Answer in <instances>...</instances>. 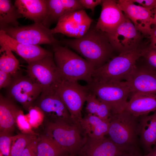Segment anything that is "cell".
<instances>
[{
	"mask_svg": "<svg viewBox=\"0 0 156 156\" xmlns=\"http://www.w3.org/2000/svg\"><path fill=\"white\" fill-rule=\"evenodd\" d=\"M110 120H104L96 116L86 114L81 119L79 126L86 136L101 139L107 134Z\"/></svg>",
	"mask_w": 156,
	"mask_h": 156,
	"instance_id": "603a6c76",
	"label": "cell"
},
{
	"mask_svg": "<svg viewBox=\"0 0 156 156\" xmlns=\"http://www.w3.org/2000/svg\"><path fill=\"white\" fill-rule=\"evenodd\" d=\"M12 136L0 132V156H10Z\"/></svg>",
	"mask_w": 156,
	"mask_h": 156,
	"instance_id": "d6a6232c",
	"label": "cell"
},
{
	"mask_svg": "<svg viewBox=\"0 0 156 156\" xmlns=\"http://www.w3.org/2000/svg\"><path fill=\"white\" fill-rule=\"evenodd\" d=\"M117 2L136 29L148 38L152 28L154 11L137 5L131 0H119Z\"/></svg>",
	"mask_w": 156,
	"mask_h": 156,
	"instance_id": "5bb4252c",
	"label": "cell"
},
{
	"mask_svg": "<svg viewBox=\"0 0 156 156\" xmlns=\"http://www.w3.org/2000/svg\"><path fill=\"white\" fill-rule=\"evenodd\" d=\"M79 1L84 9H90L94 13L95 8L101 5L102 0H79Z\"/></svg>",
	"mask_w": 156,
	"mask_h": 156,
	"instance_id": "d590c367",
	"label": "cell"
},
{
	"mask_svg": "<svg viewBox=\"0 0 156 156\" xmlns=\"http://www.w3.org/2000/svg\"><path fill=\"white\" fill-rule=\"evenodd\" d=\"M84 8L79 0H48V11L42 23L49 28L65 15Z\"/></svg>",
	"mask_w": 156,
	"mask_h": 156,
	"instance_id": "d6986e66",
	"label": "cell"
},
{
	"mask_svg": "<svg viewBox=\"0 0 156 156\" xmlns=\"http://www.w3.org/2000/svg\"><path fill=\"white\" fill-rule=\"evenodd\" d=\"M87 86L90 91L109 107L112 115L124 111L131 93L126 81H92Z\"/></svg>",
	"mask_w": 156,
	"mask_h": 156,
	"instance_id": "5b68a950",
	"label": "cell"
},
{
	"mask_svg": "<svg viewBox=\"0 0 156 156\" xmlns=\"http://www.w3.org/2000/svg\"><path fill=\"white\" fill-rule=\"evenodd\" d=\"M139 145L147 153L156 145V111L139 117Z\"/></svg>",
	"mask_w": 156,
	"mask_h": 156,
	"instance_id": "7402d4cb",
	"label": "cell"
},
{
	"mask_svg": "<svg viewBox=\"0 0 156 156\" xmlns=\"http://www.w3.org/2000/svg\"><path fill=\"white\" fill-rule=\"evenodd\" d=\"M61 45L52 46L54 60L61 76L70 81L83 80L90 83L94 66L68 47Z\"/></svg>",
	"mask_w": 156,
	"mask_h": 156,
	"instance_id": "7a4b0ae2",
	"label": "cell"
},
{
	"mask_svg": "<svg viewBox=\"0 0 156 156\" xmlns=\"http://www.w3.org/2000/svg\"><path fill=\"white\" fill-rule=\"evenodd\" d=\"M21 17V15L11 1L0 0V29L8 27H18V20Z\"/></svg>",
	"mask_w": 156,
	"mask_h": 156,
	"instance_id": "d4e9b609",
	"label": "cell"
},
{
	"mask_svg": "<svg viewBox=\"0 0 156 156\" xmlns=\"http://www.w3.org/2000/svg\"><path fill=\"white\" fill-rule=\"evenodd\" d=\"M152 25L156 26V9L154 10Z\"/></svg>",
	"mask_w": 156,
	"mask_h": 156,
	"instance_id": "60d3db41",
	"label": "cell"
},
{
	"mask_svg": "<svg viewBox=\"0 0 156 156\" xmlns=\"http://www.w3.org/2000/svg\"><path fill=\"white\" fill-rule=\"evenodd\" d=\"M61 44L74 50L94 67L102 66L114 56L115 50L106 33L97 29L95 24L91 25L87 32L77 38L63 39Z\"/></svg>",
	"mask_w": 156,
	"mask_h": 156,
	"instance_id": "6da1fadb",
	"label": "cell"
},
{
	"mask_svg": "<svg viewBox=\"0 0 156 156\" xmlns=\"http://www.w3.org/2000/svg\"><path fill=\"white\" fill-rule=\"evenodd\" d=\"M126 81L130 88L131 94H156V70L145 64L136 66Z\"/></svg>",
	"mask_w": 156,
	"mask_h": 156,
	"instance_id": "2e32d148",
	"label": "cell"
},
{
	"mask_svg": "<svg viewBox=\"0 0 156 156\" xmlns=\"http://www.w3.org/2000/svg\"><path fill=\"white\" fill-rule=\"evenodd\" d=\"M45 134L69 154L75 155L86 139L81 128L75 124L52 122L44 120Z\"/></svg>",
	"mask_w": 156,
	"mask_h": 156,
	"instance_id": "8992f818",
	"label": "cell"
},
{
	"mask_svg": "<svg viewBox=\"0 0 156 156\" xmlns=\"http://www.w3.org/2000/svg\"><path fill=\"white\" fill-rule=\"evenodd\" d=\"M40 96L37 106L43 112L45 120L52 122L75 124L65 105L54 90L41 94Z\"/></svg>",
	"mask_w": 156,
	"mask_h": 156,
	"instance_id": "4fadbf2b",
	"label": "cell"
},
{
	"mask_svg": "<svg viewBox=\"0 0 156 156\" xmlns=\"http://www.w3.org/2000/svg\"><path fill=\"white\" fill-rule=\"evenodd\" d=\"M38 138V136L25 148L20 156H36Z\"/></svg>",
	"mask_w": 156,
	"mask_h": 156,
	"instance_id": "836d02e7",
	"label": "cell"
},
{
	"mask_svg": "<svg viewBox=\"0 0 156 156\" xmlns=\"http://www.w3.org/2000/svg\"><path fill=\"white\" fill-rule=\"evenodd\" d=\"M145 47L121 53L101 67L94 70L92 81H127L135 69L136 61L142 57Z\"/></svg>",
	"mask_w": 156,
	"mask_h": 156,
	"instance_id": "277c9868",
	"label": "cell"
},
{
	"mask_svg": "<svg viewBox=\"0 0 156 156\" xmlns=\"http://www.w3.org/2000/svg\"><path fill=\"white\" fill-rule=\"evenodd\" d=\"M1 30L12 38L24 44L37 45L48 44L52 46L61 44L60 41L53 36L51 29L42 23H34L16 27H8Z\"/></svg>",
	"mask_w": 156,
	"mask_h": 156,
	"instance_id": "ba28073f",
	"label": "cell"
},
{
	"mask_svg": "<svg viewBox=\"0 0 156 156\" xmlns=\"http://www.w3.org/2000/svg\"><path fill=\"white\" fill-rule=\"evenodd\" d=\"M149 43L148 46L151 48L156 49V26L152 27L151 32L148 38Z\"/></svg>",
	"mask_w": 156,
	"mask_h": 156,
	"instance_id": "f35d334b",
	"label": "cell"
},
{
	"mask_svg": "<svg viewBox=\"0 0 156 156\" xmlns=\"http://www.w3.org/2000/svg\"><path fill=\"white\" fill-rule=\"evenodd\" d=\"M0 45V70L10 74L14 77L17 75L19 69V62L8 46Z\"/></svg>",
	"mask_w": 156,
	"mask_h": 156,
	"instance_id": "83f0119b",
	"label": "cell"
},
{
	"mask_svg": "<svg viewBox=\"0 0 156 156\" xmlns=\"http://www.w3.org/2000/svg\"><path fill=\"white\" fill-rule=\"evenodd\" d=\"M135 3L154 11L156 9V0H131Z\"/></svg>",
	"mask_w": 156,
	"mask_h": 156,
	"instance_id": "8d00e7d4",
	"label": "cell"
},
{
	"mask_svg": "<svg viewBox=\"0 0 156 156\" xmlns=\"http://www.w3.org/2000/svg\"><path fill=\"white\" fill-rule=\"evenodd\" d=\"M93 21L84 9L80 10L62 17L51 30L53 34L60 33L68 37L79 38L87 32Z\"/></svg>",
	"mask_w": 156,
	"mask_h": 156,
	"instance_id": "8fae6325",
	"label": "cell"
},
{
	"mask_svg": "<svg viewBox=\"0 0 156 156\" xmlns=\"http://www.w3.org/2000/svg\"><path fill=\"white\" fill-rule=\"evenodd\" d=\"M142 57L146 65L156 70V49L150 47L148 45L145 46L142 50Z\"/></svg>",
	"mask_w": 156,
	"mask_h": 156,
	"instance_id": "1f68e13d",
	"label": "cell"
},
{
	"mask_svg": "<svg viewBox=\"0 0 156 156\" xmlns=\"http://www.w3.org/2000/svg\"><path fill=\"white\" fill-rule=\"evenodd\" d=\"M144 156H156V145L154 146L152 149Z\"/></svg>",
	"mask_w": 156,
	"mask_h": 156,
	"instance_id": "ab89813d",
	"label": "cell"
},
{
	"mask_svg": "<svg viewBox=\"0 0 156 156\" xmlns=\"http://www.w3.org/2000/svg\"><path fill=\"white\" fill-rule=\"evenodd\" d=\"M62 156H75V155H73L70 154H66L65 155H64Z\"/></svg>",
	"mask_w": 156,
	"mask_h": 156,
	"instance_id": "b9f144b4",
	"label": "cell"
},
{
	"mask_svg": "<svg viewBox=\"0 0 156 156\" xmlns=\"http://www.w3.org/2000/svg\"><path fill=\"white\" fill-rule=\"evenodd\" d=\"M38 135L21 133L12 136L10 156H20L25 148Z\"/></svg>",
	"mask_w": 156,
	"mask_h": 156,
	"instance_id": "f1b7e54d",
	"label": "cell"
},
{
	"mask_svg": "<svg viewBox=\"0 0 156 156\" xmlns=\"http://www.w3.org/2000/svg\"><path fill=\"white\" fill-rule=\"evenodd\" d=\"M36 150V156H62L68 153L45 134L38 135Z\"/></svg>",
	"mask_w": 156,
	"mask_h": 156,
	"instance_id": "4316f807",
	"label": "cell"
},
{
	"mask_svg": "<svg viewBox=\"0 0 156 156\" xmlns=\"http://www.w3.org/2000/svg\"><path fill=\"white\" fill-rule=\"evenodd\" d=\"M16 125L21 131V133L32 135H39L33 130L30 125L26 115L23 112L19 109L16 116Z\"/></svg>",
	"mask_w": 156,
	"mask_h": 156,
	"instance_id": "4dcf8cb0",
	"label": "cell"
},
{
	"mask_svg": "<svg viewBox=\"0 0 156 156\" xmlns=\"http://www.w3.org/2000/svg\"><path fill=\"white\" fill-rule=\"evenodd\" d=\"M28 64L27 75L40 86L41 94L54 91L61 76L55 62L53 54Z\"/></svg>",
	"mask_w": 156,
	"mask_h": 156,
	"instance_id": "9c48e42d",
	"label": "cell"
},
{
	"mask_svg": "<svg viewBox=\"0 0 156 156\" xmlns=\"http://www.w3.org/2000/svg\"><path fill=\"white\" fill-rule=\"evenodd\" d=\"M101 5V12L96 27L106 33L112 34L124 21L126 16L116 0H102Z\"/></svg>",
	"mask_w": 156,
	"mask_h": 156,
	"instance_id": "9a60e30c",
	"label": "cell"
},
{
	"mask_svg": "<svg viewBox=\"0 0 156 156\" xmlns=\"http://www.w3.org/2000/svg\"><path fill=\"white\" fill-rule=\"evenodd\" d=\"M12 76L8 73L0 70V88L9 87L12 80Z\"/></svg>",
	"mask_w": 156,
	"mask_h": 156,
	"instance_id": "e575fe53",
	"label": "cell"
},
{
	"mask_svg": "<svg viewBox=\"0 0 156 156\" xmlns=\"http://www.w3.org/2000/svg\"><path fill=\"white\" fill-rule=\"evenodd\" d=\"M119 156H144L139 146L123 151Z\"/></svg>",
	"mask_w": 156,
	"mask_h": 156,
	"instance_id": "74e56055",
	"label": "cell"
},
{
	"mask_svg": "<svg viewBox=\"0 0 156 156\" xmlns=\"http://www.w3.org/2000/svg\"><path fill=\"white\" fill-rule=\"evenodd\" d=\"M131 94L124 111L137 117L156 111V94Z\"/></svg>",
	"mask_w": 156,
	"mask_h": 156,
	"instance_id": "44dd1931",
	"label": "cell"
},
{
	"mask_svg": "<svg viewBox=\"0 0 156 156\" xmlns=\"http://www.w3.org/2000/svg\"><path fill=\"white\" fill-rule=\"evenodd\" d=\"M19 109L10 99L0 94V132L10 134L13 131Z\"/></svg>",
	"mask_w": 156,
	"mask_h": 156,
	"instance_id": "cb8c5ba5",
	"label": "cell"
},
{
	"mask_svg": "<svg viewBox=\"0 0 156 156\" xmlns=\"http://www.w3.org/2000/svg\"><path fill=\"white\" fill-rule=\"evenodd\" d=\"M9 87L10 97L27 110L42 92L40 86L27 75L13 77Z\"/></svg>",
	"mask_w": 156,
	"mask_h": 156,
	"instance_id": "7c38bea8",
	"label": "cell"
},
{
	"mask_svg": "<svg viewBox=\"0 0 156 156\" xmlns=\"http://www.w3.org/2000/svg\"><path fill=\"white\" fill-rule=\"evenodd\" d=\"M139 117L124 111L113 115L109 122V138L122 151L139 146Z\"/></svg>",
	"mask_w": 156,
	"mask_h": 156,
	"instance_id": "3957f363",
	"label": "cell"
},
{
	"mask_svg": "<svg viewBox=\"0 0 156 156\" xmlns=\"http://www.w3.org/2000/svg\"><path fill=\"white\" fill-rule=\"evenodd\" d=\"M14 5L22 17L42 23L47 15L48 0H16Z\"/></svg>",
	"mask_w": 156,
	"mask_h": 156,
	"instance_id": "ffe728a7",
	"label": "cell"
},
{
	"mask_svg": "<svg viewBox=\"0 0 156 156\" xmlns=\"http://www.w3.org/2000/svg\"><path fill=\"white\" fill-rule=\"evenodd\" d=\"M86 102L85 109L87 114L96 116L104 120L110 119L112 115L109 107L90 90Z\"/></svg>",
	"mask_w": 156,
	"mask_h": 156,
	"instance_id": "484cf974",
	"label": "cell"
},
{
	"mask_svg": "<svg viewBox=\"0 0 156 156\" xmlns=\"http://www.w3.org/2000/svg\"><path fill=\"white\" fill-rule=\"evenodd\" d=\"M54 90L65 105L73 121L80 127L82 108L89 92L87 86H82L78 81L68 80L61 76Z\"/></svg>",
	"mask_w": 156,
	"mask_h": 156,
	"instance_id": "52a82bcc",
	"label": "cell"
},
{
	"mask_svg": "<svg viewBox=\"0 0 156 156\" xmlns=\"http://www.w3.org/2000/svg\"></svg>",
	"mask_w": 156,
	"mask_h": 156,
	"instance_id": "7bdbcfd3",
	"label": "cell"
},
{
	"mask_svg": "<svg viewBox=\"0 0 156 156\" xmlns=\"http://www.w3.org/2000/svg\"><path fill=\"white\" fill-rule=\"evenodd\" d=\"M8 46L12 51L25 60L27 63L53 54L39 45L21 43L12 38L5 32L0 30V44Z\"/></svg>",
	"mask_w": 156,
	"mask_h": 156,
	"instance_id": "e0dca14e",
	"label": "cell"
},
{
	"mask_svg": "<svg viewBox=\"0 0 156 156\" xmlns=\"http://www.w3.org/2000/svg\"><path fill=\"white\" fill-rule=\"evenodd\" d=\"M122 151L109 138L86 140L75 156H119Z\"/></svg>",
	"mask_w": 156,
	"mask_h": 156,
	"instance_id": "ac0fdd59",
	"label": "cell"
},
{
	"mask_svg": "<svg viewBox=\"0 0 156 156\" xmlns=\"http://www.w3.org/2000/svg\"><path fill=\"white\" fill-rule=\"evenodd\" d=\"M27 115L28 122L33 128H36L42 125L45 120L44 114L37 106H30Z\"/></svg>",
	"mask_w": 156,
	"mask_h": 156,
	"instance_id": "f546056e",
	"label": "cell"
},
{
	"mask_svg": "<svg viewBox=\"0 0 156 156\" xmlns=\"http://www.w3.org/2000/svg\"><path fill=\"white\" fill-rule=\"evenodd\" d=\"M106 34L115 51L119 53L144 47L142 44L145 37L126 16L114 33Z\"/></svg>",
	"mask_w": 156,
	"mask_h": 156,
	"instance_id": "30bf717a",
	"label": "cell"
}]
</instances>
